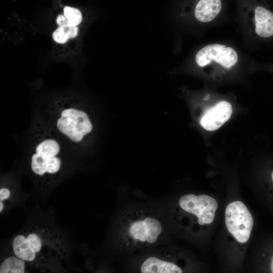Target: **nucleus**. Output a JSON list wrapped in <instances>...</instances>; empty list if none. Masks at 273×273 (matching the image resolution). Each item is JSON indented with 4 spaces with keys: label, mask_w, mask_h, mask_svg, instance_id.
<instances>
[{
    "label": "nucleus",
    "mask_w": 273,
    "mask_h": 273,
    "mask_svg": "<svg viewBox=\"0 0 273 273\" xmlns=\"http://www.w3.org/2000/svg\"><path fill=\"white\" fill-rule=\"evenodd\" d=\"M11 196L10 189L7 188H2L0 189V212L4 210L5 202L8 200Z\"/></svg>",
    "instance_id": "dca6fc26"
},
{
    "label": "nucleus",
    "mask_w": 273,
    "mask_h": 273,
    "mask_svg": "<svg viewBox=\"0 0 273 273\" xmlns=\"http://www.w3.org/2000/svg\"><path fill=\"white\" fill-rule=\"evenodd\" d=\"M61 165L60 159L56 156L44 158L36 153L31 157V169L35 174L39 176H43L46 173L55 174L59 171Z\"/></svg>",
    "instance_id": "9b49d317"
},
{
    "label": "nucleus",
    "mask_w": 273,
    "mask_h": 273,
    "mask_svg": "<svg viewBox=\"0 0 273 273\" xmlns=\"http://www.w3.org/2000/svg\"><path fill=\"white\" fill-rule=\"evenodd\" d=\"M13 254L29 266L41 267L63 258L66 247L63 236L46 225H34L16 235L12 240Z\"/></svg>",
    "instance_id": "7ed1b4c3"
},
{
    "label": "nucleus",
    "mask_w": 273,
    "mask_h": 273,
    "mask_svg": "<svg viewBox=\"0 0 273 273\" xmlns=\"http://www.w3.org/2000/svg\"><path fill=\"white\" fill-rule=\"evenodd\" d=\"M64 15L71 25L78 26L82 21V15L77 9L66 6L64 8Z\"/></svg>",
    "instance_id": "2eb2a0df"
},
{
    "label": "nucleus",
    "mask_w": 273,
    "mask_h": 273,
    "mask_svg": "<svg viewBox=\"0 0 273 273\" xmlns=\"http://www.w3.org/2000/svg\"><path fill=\"white\" fill-rule=\"evenodd\" d=\"M269 4L273 7V0H267Z\"/></svg>",
    "instance_id": "aec40b11"
},
{
    "label": "nucleus",
    "mask_w": 273,
    "mask_h": 273,
    "mask_svg": "<svg viewBox=\"0 0 273 273\" xmlns=\"http://www.w3.org/2000/svg\"><path fill=\"white\" fill-rule=\"evenodd\" d=\"M225 221L228 231L238 242L244 243L248 241L253 219L243 203L238 201L228 204L225 209Z\"/></svg>",
    "instance_id": "423d86ee"
},
{
    "label": "nucleus",
    "mask_w": 273,
    "mask_h": 273,
    "mask_svg": "<svg viewBox=\"0 0 273 273\" xmlns=\"http://www.w3.org/2000/svg\"><path fill=\"white\" fill-rule=\"evenodd\" d=\"M233 20L241 47L249 51L273 43V10L267 0H236Z\"/></svg>",
    "instance_id": "f03ea898"
},
{
    "label": "nucleus",
    "mask_w": 273,
    "mask_h": 273,
    "mask_svg": "<svg viewBox=\"0 0 273 273\" xmlns=\"http://www.w3.org/2000/svg\"><path fill=\"white\" fill-rule=\"evenodd\" d=\"M255 70H266L273 72V62L267 64H261L257 62Z\"/></svg>",
    "instance_id": "f3484780"
},
{
    "label": "nucleus",
    "mask_w": 273,
    "mask_h": 273,
    "mask_svg": "<svg viewBox=\"0 0 273 273\" xmlns=\"http://www.w3.org/2000/svg\"><path fill=\"white\" fill-rule=\"evenodd\" d=\"M232 111L230 103L220 101L206 111L201 119V125L207 130H217L230 118Z\"/></svg>",
    "instance_id": "1a4fd4ad"
},
{
    "label": "nucleus",
    "mask_w": 273,
    "mask_h": 273,
    "mask_svg": "<svg viewBox=\"0 0 273 273\" xmlns=\"http://www.w3.org/2000/svg\"><path fill=\"white\" fill-rule=\"evenodd\" d=\"M57 127L75 142L80 141L93 128L89 118L84 112L72 108L62 111L61 117L57 121Z\"/></svg>",
    "instance_id": "0eeeda50"
},
{
    "label": "nucleus",
    "mask_w": 273,
    "mask_h": 273,
    "mask_svg": "<svg viewBox=\"0 0 273 273\" xmlns=\"http://www.w3.org/2000/svg\"><path fill=\"white\" fill-rule=\"evenodd\" d=\"M256 62L233 39H222L198 46L183 64L187 68L215 78L255 71Z\"/></svg>",
    "instance_id": "f257e3e1"
},
{
    "label": "nucleus",
    "mask_w": 273,
    "mask_h": 273,
    "mask_svg": "<svg viewBox=\"0 0 273 273\" xmlns=\"http://www.w3.org/2000/svg\"><path fill=\"white\" fill-rule=\"evenodd\" d=\"M270 269L271 272L273 273V257L271 259V263H270Z\"/></svg>",
    "instance_id": "6ab92c4d"
},
{
    "label": "nucleus",
    "mask_w": 273,
    "mask_h": 273,
    "mask_svg": "<svg viewBox=\"0 0 273 273\" xmlns=\"http://www.w3.org/2000/svg\"><path fill=\"white\" fill-rule=\"evenodd\" d=\"M179 205L185 211L196 215L201 225L212 222L218 207L213 198L204 194L185 195L180 198Z\"/></svg>",
    "instance_id": "6e6552de"
},
{
    "label": "nucleus",
    "mask_w": 273,
    "mask_h": 273,
    "mask_svg": "<svg viewBox=\"0 0 273 273\" xmlns=\"http://www.w3.org/2000/svg\"><path fill=\"white\" fill-rule=\"evenodd\" d=\"M272 180H273V172L272 173Z\"/></svg>",
    "instance_id": "412c9836"
},
{
    "label": "nucleus",
    "mask_w": 273,
    "mask_h": 273,
    "mask_svg": "<svg viewBox=\"0 0 273 273\" xmlns=\"http://www.w3.org/2000/svg\"><path fill=\"white\" fill-rule=\"evenodd\" d=\"M60 147L54 140H46L37 145L36 152L44 158H53L59 153Z\"/></svg>",
    "instance_id": "4468645a"
},
{
    "label": "nucleus",
    "mask_w": 273,
    "mask_h": 273,
    "mask_svg": "<svg viewBox=\"0 0 273 273\" xmlns=\"http://www.w3.org/2000/svg\"><path fill=\"white\" fill-rule=\"evenodd\" d=\"M143 273H180L181 268L167 258L165 255H157L147 258L141 266Z\"/></svg>",
    "instance_id": "9d476101"
},
{
    "label": "nucleus",
    "mask_w": 273,
    "mask_h": 273,
    "mask_svg": "<svg viewBox=\"0 0 273 273\" xmlns=\"http://www.w3.org/2000/svg\"><path fill=\"white\" fill-rule=\"evenodd\" d=\"M232 1H181L176 13L179 27L185 32L202 36L207 31L230 22Z\"/></svg>",
    "instance_id": "20e7f679"
},
{
    "label": "nucleus",
    "mask_w": 273,
    "mask_h": 273,
    "mask_svg": "<svg viewBox=\"0 0 273 273\" xmlns=\"http://www.w3.org/2000/svg\"><path fill=\"white\" fill-rule=\"evenodd\" d=\"M78 34L77 26L66 25L59 26L53 33V40L58 43H65L71 38H75Z\"/></svg>",
    "instance_id": "ddd939ff"
},
{
    "label": "nucleus",
    "mask_w": 273,
    "mask_h": 273,
    "mask_svg": "<svg viewBox=\"0 0 273 273\" xmlns=\"http://www.w3.org/2000/svg\"><path fill=\"white\" fill-rule=\"evenodd\" d=\"M28 264L24 260L14 255L6 258L1 263V273H24Z\"/></svg>",
    "instance_id": "f8f14e48"
},
{
    "label": "nucleus",
    "mask_w": 273,
    "mask_h": 273,
    "mask_svg": "<svg viewBox=\"0 0 273 273\" xmlns=\"http://www.w3.org/2000/svg\"><path fill=\"white\" fill-rule=\"evenodd\" d=\"M120 234L123 240L131 246H146L155 243L162 232L161 222L144 211L128 214L121 221Z\"/></svg>",
    "instance_id": "39448f33"
},
{
    "label": "nucleus",
    "mask_w": 273,
    "mask_h": 273,
    "mask_svg": "<svg viewBox=\"0 0 273 273\" xmlns=\"http://www.w3.org/2000/svg\"><path fill=\"white\" fill-rule=\"evenodd\" d=\"M56 23L59 26L71 25L65 16L63 15H59L56 19Z\"/></svg>",
    "instance_id": "a211bd4d"
}]
</instances>
